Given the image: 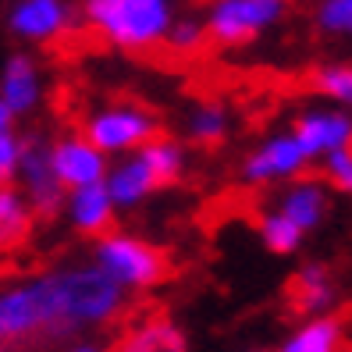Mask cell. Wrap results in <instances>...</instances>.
<instances>
[{"mask_svg":"<svg viewBox=\"0 0 352 352\" xmlns=\"http://www.w3.org/2000/svg\"><path fill=\"white\" fill-rule=\"evenodd\" d=\"M228 129H232V118H228V107L224 103H196V107L189 111V118H185V132H189V139L196 142V146H221V142L228 139Z\"/></svg>","mask_w":352,"mask_h":352,"instance_id":"cell-20","label":"cell"},{"mask_svg":"<svg viewBox=\"0 0 352 352\" xmlns=\"http://www.w3.org/2000/svg\"><path fill=\"white\" fill-rule=\"evenodd\" d=\"M317 25L327 36H352V0H320Z\"/></svg>","mask_w":352,"mask_h":352,"instance_id":"cell-24","label":"cell"},{"mask_svg":"<svg viewBox=\"0 0 352 352\" xmlns=\"http://www.w3.org/2000/svg\"><path fill=\"white\" fill-rule=\"evenodd\" d=\"M139 153L146 157V164L153 168L157 175V185L164 189V185H175L182 175H185V150L178 146L175 139H150L146 146H139Z\"/></svg>","mask_w":352,"mask_h":352,"instance_id":"cell-21","label":"cell"},{"mask_svg":"<svg viewBox=\"0 0 352 352\" xmlns=\"http://www.w3.org/2000/svg\"><path fill=\"white\" fill-rule=\"evenodd\" d=\"M302 239H306V232H302V228H296L281 210H271V214L260 217V242L271 253H278V256L296 253L299 245H302Z\"/></svg>","mask_w":352,"mask_h":352,"instance_id":"cell-22","label":"cell"},{"mask_svg":"<svg viewBox=\"0 0 352 352\" xmlns=\"http://www.w3.org/2000/svg\"><path fill=\"white\" fill-rule=\"evenodd\" d=\"M278 210L296 228H302V232H314V228L324 224V217L331 210L327 185L317 178H292V185L278 196Z\"/></svg>","mask_w":352,"mask_h":352,"instance_id":"cell-15","label":"cell"},{"mask_svg":"<svg viewBox=\"0 0 352 352\" xmlns=\"http://www.w3.org/2000/svg\"><path fill=\"white\" fill-rule=\"evenodd\" d=\"M324 178L335 185L338 192L352 196V146L335 150V153L324 157Z\"/></svg>","mask_w":352,"mask_h":352,"instance_id":"cell-26","label":"cell"},{"mask_svg":"<svg viewBox=\"0 0 352 352\" xmlns=\"http://www.w3.org/2000/svg\"><path fill=\"white\" fill-rule=\"evenodd\" d=\"M292 0H210L206 8V36L221 47L250 43L260 32L278 25Z\"/></svg>","mask_w":352,"mask_h":352,"instance_id":"cell-5","label":"cell"},{"mask_svg":"<svg viewBox=\"0 0 352 352\" xmlns=\"http://www.w3.org/2000/svg\"><path fill=\"white\" fill-rule=\"evenodd\" d=\"M0 100L11 107L14 118H25L43 100V75L29 54H11L0 72Z\"/></svg>","mask_w":352,"mask_h":352,"instance_id":"cell-12","label":"cell"},{"mask_svg":"<svg viewBox=\"0 0 352 352\" xmlns=\"http://www.w3.org/2000/svg\"><path fill=\"white\" fill-rule=\"evenodd\" d=\"M8 25L25 43H50L72 25V4L68 0H14Z\"/></svg>","mask_w":352,"mask_h":352,"instance_id":"cell-11","label":"cell"},{"mask_svg":"<svg viewBox=\"0 0 352 352\" xmlns=\"http://www.w3.org/2000/svg\"><path fill=\"white\" fill-rule=\"evenodd\" d=\"M82 135L93 146H100L107 157L111 153H132L160 135V121L153 111L139 107V103H111V107H100L86 118Z\"/></svg>","mask_w":352,"mask_h":352,"instance_id":"cell-6","label":"cell"},{"mask_svg":"<svg viewBox=\"0 0 352 352\" xmlns=\"http://www.w3.org/2000/svg\"><path fill=\"white\" fill-rule=\"evenodd\" d=\"M342 345H345L342 320H335V317H314V320H306L296 335L281 345V352H342Z\"/></svg>","mask_w":352,"mask_h":352,"instance_id":"cell-19","label":"cell"},{"mask_svg":"<svg viewBox=\"0 0 352 352\" xmlns=\"http://www.w3.org/2000/svg\"><path fill=\"white\" fill-rule=\"evenodd\" d=\"M292 135L309 160H324L327 153L352 146V114L349 111H306L296 118Z\"/></svg>","mask_w":352,"mask_h":352,"instance_id":"cell-10","label":"cell"},{"mask_svg":"<svg viewBox=\"0 0 352 352\" xmlns=\"http://www.w3.org/2000/svg\"><path fill=\"white\" fill-rule=\"evenodd\" d=\"M50 160H54V171L60 178V185L72 192L82 189V185H93L103 182L111 171V160L100 146L82 135V132H68V135H57L50 142Z\"/></svg>","mask_w":352,"mask_h":352,"instance_id":"cell-9","label":"cell"},{"mask_svg":"<svg viewBox=\"0 0 352 352\" xmlns=\"http://www.w3.org/2000/svg\"><path fill=\"white\" fill-rule=\"evenodd\" d=\"M335 302V281L324 263H302L292 278V306L299 314H324Z\"/></svg>","mask_w":352,"mask_h":352,"instance_id":"cell-16","label":"cell"},{"mask_svg":"<svg viewBox=\"0 0 352 352\" xmlns=\"http://www.w3.org/2000/svg\"><path fill=\"white\" fill-rule=\"evenodd\" d=\"M68 352H103V349H100V345H89V342H86V345H75V349H68Z\"/></svg>","mask_w":352,"mask_h":352,"instance_id":"cell-29","label":"cell"},{"mask_svg":"<svg viewBox=\"0 0 352 352\" xmlns=\"http://www.w3.org/2000/svg\"><path fill=\"white\" fill-rule=\"evenodd\" d=\"M114 199L107 192V182H93V185H82V189H72L65 199V214L72 221L75 232L82 235H103L114 221Z\"/></svg>","mask_w":352,"mask_h":352,"instance_id":"cell-14","label":"cell"},{"mask_svg":"<svg viewBox=\"0 0 352 352\" xmlns=\"http://www.w3.org/2000/svg\"><path fill=\"white\" fill-rule=\"evenodd\" d=\"M103 182H107V192H111L118 210H135L139 203H146V196H153L160 189L153 168L139 150H132L125 160H118Z\"/></svg>","mask_w":352,"mask_h":352,"instance_id":"cell-13","label":"cell"},{"mask_svg":"<svg viewBox=\"0 0 352 352\" xmlns=\"http://www.w3.org/2000/svg\"><path fill=\"white\" fill-rule=\"evenodd\" d=\"M82 14L121 50H146L168 36L171 0H82Z\"/></svg>","mask_w":352,"mask_h":352,"instance_id":"cell-2","label":"cell"},{"mask_svg":"<svg viewBox=\"0 0 352 352\" xmlns=\"http://www.w3.org/2000/svg\"><path fill=\"white\" fill-rule=\"evenodd\" d=\"M22 146H25V139L22 135H0V185L11 182L18 175V160H22Z\"/></svg>","mask_w":352,"mask_h":352,"instance_id":"cell-27","label":"cell"},{"mask_svg":"<svg viewBox=\"0 0 352 352\" xmlns=\"http://www.w3.org/2000/svg\"><path fill=\"white\" fill-rule=\"evenodd\" d=\"M54 299V338H72L86 327L111 324L125 309L121 288L96 263H68L47 274Z\"/></svg>","mask_w":352,"mask_h":352,"instance_id":"cell-1","label":"cell"},{"mask_svg":"<svg viewBox=\"0 0 352 352\" xmlns=\"http://www.w3.org/2000/svg\"><path fill=\"white\" fill-rule=\"evenodd\" d=\"M32 206L22 196V189L11 182L0 185V250L8 245H18L29 232H32Z\"/></svg>","mask_w":352,"mask_h":352,"instance_id":"cell-18","label":"cell"},{"mask_svg":"<svg viewBox=\"0 0 352 352\" xmlns=\"http://www.w3.org/2000/svg\"><path fill=\"white\" fill-rule=\"evenodd\" d=\"M93 263L103 267L125 292H142L168 278V256L146 239H135L125 232H103L93 245Z\"/></svg>","mask_w":352,"mask_h":352,"instance_id":"cell-3","label":"cell"},{"mask_svg":"<svg viewBox=\"0 0 352 352\" xmlns=\"http://www.w3.org/2000/svg\"><path fill=\"white\" fill-rule=\"evenodd\" d=\"M164 39H168V47H175L178 54H192V50L203 47V39H210V36H206V25L199 18H175Z\"/></svg>","mask_w":352,"mask_h":352,"instance_id":"cell-25","label":"cell"},{"mask_svg":"<svg viewBox=\"0 0 352 352\" xmlns=\"http://www.w3.org/2000/svg\"><path fill=\"white\" fill-rule=\"evenodd\" d=\"M8 132H14V114H11L8 103L0 100V135H8Z\"/></svg>","mask_w":352,"mask_h":352,"instance_id":"cell-28","label":"cell"},{"mask_svg":"<svg viewBox=\"0 0 352 352\" xmlns=\"http://www.w3.org/2000/svg\"><path fill=\"white\" fill-rule=\"evenodd\" d=\"M18 189L29 199L32 214L36 217H57L65 210V199L68 189L60 185L57 171H54V160H50V142H43L39 135L25 139L22 146V160H18Z\"/></svg>","mask_w":352,"mask_h":352,"instance_id":"cell-7","label":"cell"},{"mask_svg":"<svg viewBox=\"0 0 352 352\" xmlns=\"http://www.w3.org/2000/svg\"><path fill=\"white\" fill-rule=\"evenodd\" d=\"M54 338V299L47 274L0 292V345Z\"/></svg>","mask_w":352,"mask_h":352,"instance_id":"cell-4","label":"cell"},{"mask_svg":"<svg viewBox=\"0 0 352 352\" xmlns=\"http://www.w3.org/2000/svg\"><path fill=\"white\" fill-rule=\"evenodd\" d=\"M114 352H189V345H185V335L171 320L157 317V320L132 327L129 335L114 345Z\"/></svg>","mask_w":352,"mask_h":352,"instance_id":"cell-17","label":"cell"},{"mask_svg":"<svg viewBox=\"0 0 352 352\" xmlns=\"http://www.w3.org/2000/svg\"><path fill=\"white\" fill-rule=\"evenodd\" d=\"M314 86L320 96L335 100L342 111H352V65H324L314 72Z\"/></svg>","mask_w":352,"mask_h":352,"instance_id":"cell-23","label":"cell"},{"mask_svg":"<svg viewBox=\"0 0 352 352\" xmlns=\"http://www.w3.org/2000/svg\"><path fill=\"white\" fill-rule=\"evenodd\" d=\"M306 150L292 132H278L263 139L260 146L242 160V178L250 185H271V182H292L306 171Z\"/></svg>","mask_w":352,"mask_h":352,"instance_id":"cell-8","label":"cell"}]
</instances>
